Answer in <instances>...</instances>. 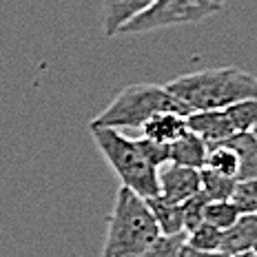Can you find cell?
<instances>
[{
  "mask_svg": "<svg viewBox=\"0 0 257 257\" xmlns=\"http://www.w3.org/2000/svg\"><path fill=\"white\" fill-rule=\"evenodd\" d=\"M140 131H142V138H149L153 142L173 144L182 133L189 131V124H186V115L164 111V113H158L151 120L144 122Z\"/></svg>",
  "mask_w": 257,
  "mask_h": 257,
  "instance_id": "obj_10",
  "label": "cell"
},
{
  "mask_svg": "<svg viewBox=\"0 0 257 257\" xmlns=\"http://www.w3.org/2000/svg\"><path fill=\"white\" fill-rule=\"evenodd\" d=\"M186 242V233L180 235H160L140 257H178L180 248Z\"/></svg>",
  "mask_w": 257,
  "mask_h": 257,
  "instance_id": "obj_21",
  "label": "cell"
},
{
  "mask_svg": "<svg viewBox=\"0 0 257 257\" xmlns=\"http://www.w3.org/2000/svg\"><path fill=\"white\" fill-rule=\"evenodd\" d=\"M186 124L193 133L202 138L206 144H215L222 140H228L235 136V126L228 117L226 109H211V111H193L186 115Z\"/></svg>",
  "mask_w": 257,
  "mask_h": 257,
  "instance_id": "obj_7",
  "label": "cell"
},
{
  "mask_svg": "<svg viewBox=\"0 0 257 257\" xmlns=\"http://www.w3.org/2000/svg\"><path fill=\"white\" fill-rule=\"evenodd\" d=\"M226 257H257L255 250H242V253H235V255H226Z\"/></svg>",
  "mask_w": 257,
  "mask_h": 257,
  "instance_id": "obj_24",
  "label": "cell"
},
{
  "mask_svg": "<svg viewBox=\"0 0 257 257\" xmlns=\"http://www.w3.org/2000/svg\"><path fill=\"white\" fill-rule=\"evenodd\" d=\"M89 128L95 147L104 155V160L113 169V173L117 175V180L122 182L124 189L133 191L144 200L160 195L158 169L153 164H149V160L142 155L133 138L122 136L115 128H102V126H89Z\"/></svg>",
  "mask_w": 257,
  "mask_h": 257,
  "instance_id": "obj_4",
  "label": "cell"
},
{
  "mask_svg": "<svg viewBox=\"0 0 257 257\" xmlns=\"http://www.w3.org/2000/svg\"><path fill=\"white\" fill-rule=\"evenodd\" d=\"M257 246V215H239L231 228L222 235V253L235 255L242 250H255Z\"/></svg>",
  "mask_w": 257,
  "mask_h": 257,
  "instance_id": "obj_11",
  "label": "cell"
},
{
  "mask_svg": "<svg viewBox=\"0 0 257 257\" xmlns=\"http://www.w3.org/2000/svg\"><path fill=\"white\" fill-rule=\"evenodd\" d=\"M155 0H104V36L113 38L122 29L144 14Z\"/></svg>",
  "mask_w": 257,
  "mask_h": 257,
  "instance_id": "obj_8",
  "label": "cell"
},
{
  "mask_svg": "<svg viewBox=\"0 0 257 257\" xmlns=\"http://www.w3.org/2000/svg\"><path fill=\"white\" fill-rule=\"evenodd\" d=\"M160 197L171 204H182L195 193L202 191V178L197 169L180 167V164L167 162L158 169Z\"/></svg>",
  "mask_w": 257,
  "mask_h": 257,
  "instance_id": "obj_6",
  "label": "cell"
},
{
  "mask_svg": "<svg viewBox=\"0 0 257 257\" xmlns=\"http://www.w3.org/2000/svg\"><path fill=\"white\" fill-rule=\"evenodd\" d=\"M202 178V193L208 197L211 202H219V200H231L237 180L226 178V175H219L211 169H202L200 171Z\"/></svg>",
  "mask_w": 257,
  "mask_h": 257,
  "instance_id": "obj_15",
  "label": "cell"
},
{
  "mask_svg": "<svg viewBox=\"0 0 257 257\" xmlns=\"http://www.w3.org/2000/svg\"><path fill=\"white\" fill-rule=\"evenodd\" d=\"M160 235L147 200L120 186L109 217L102 257H140Z\"/></svg>",
  "mask_w": 257,
  "mask_h": 257,
  "instance_id": "obj_2",
  "label": "cell"
},
{
  "mask_svg": "<svg viewBox=\"0 0 257 257\" xmlns=\"http://www.w3.org/2000/svg\"><path fill=\"white\" fill-rule=\"evenodd\" d=\"M182 104L193 111L224 109L242 100H257V78L237 67H217L186 73L164 84Z\"/></svg>",
  "mask_w": 257,
  "mask_h": 257,
  "instance_id": "obj_1",
  "label": "cell"
},
{
  "mask_svg": "<svg viewBox=\"0 0 257 257\" xmlns=\"http://www.w3.org/2000/svg\"><path fill=\"white\" fill-rule=\"evenodd\" d=\"M178 257H226V255H224L222 250H215V253H204V250H197V248H193V246H189L184 242V246L180 248Z\"/></svg>",
  "mask_w": 257,
  "mask_h": 257,
  "instance_id": "obj_23",
  "label": "cell"
},
{
  "mask_svg": "<svg viewBox=\"0 0 257 257\" xmlns=\"http://www.w3.org/2000/svg\"><path fill=\"white\" fill-rule=\"evenodd\" d=\"M217 144V142H215ZM222 144L231 147L239 160V175L237 182L244 180H257V138L250 131L235 133L228 140H222Z\"/></svg>",
  "mask_w": 257,
  "mask_h": 257,
  "instance_id": "obj_12",
  "label": "cell"
},
{
  "mask_svg": "<svg viewBox=\"0 0 257 257\" xmlns=\"http://www.w3.org/2000/svg\"><path fill=\"white\" fill-rule=\"evenodd\" d=\"M219 9L222 7L211 0H155L147 12L122 29V34H149L167 27L193 25L217 14Z\"/></svg>",
  "mask_w": 257,
  "mask_h": 257,
  "instance_id": "obj_5",
  "label": "cell"
},
{
  "mask_svg": "<svg viewBox=\"0 0 257 257\" xmlns=\"http://www.w3.org/2000/svg\"><path fill=\"white\" fill-rule=\"evenodd\" d=\"M239 215H242V213L237 211V206L233 204V200H219V202L208 200L204 222L213 224V226L219 228V231H226V228H231L233 224L237 222Z\"/></svg>",
  "mask_w": 257,
  "mask_h": 257,
  "instance_id": "obj_16",
  "label": "cell"
},
{
  "mask_svg": "<svg viewBox=\"0 0 257 257\" xmlns=\"http://www.w3.org/2000/svg\"><path fill=\"white\" fill-rule=\"evenodd\" d=\"M149 208H151L158 228L162 235H180L184 233V222H182V206L171 204V202L162 200L160 195L149 197L147 200Z\"/></svg>",
  "mask_w": 257,
  "mask_h": 257,
  "instance_id": "obj_13",
  "label": "cell"
},
{
  "mask_svg": "<svg viewBox=\"0 0 257 257\" xmlns=\"http://www.w3.org/2000/svg\"><path fill=\"white\" fill-rule=\"evenodd\" d=\"M222 235L224 231L204 222L197 228H193L191 233H186V244L197 250H204V253H215V250L222 248Z\"/></svg>",
  "mask_w": 257,
  "mask_h": 257,
  "instance_id": "obj_17",
  "label": "cell"
},
{
  "mask_svg": "<svg viewBox=\"0 0 257 257\" xmlns=\"http://www.w3.org/2000/svg\"><path fill=\"white\" fill-rule=\"evenodd\" d=\"M171 111V113L189 115V109L162 84H131L106 104L104 111L91 120L89 126L102 128H142L153 115Z\"/></svg>",
  "mask_w": 257,
  "mask_h": 257,
  "instance_id": "obj_3",
  "label": "cell"
},
{
  "mask_svg": "<svg viewBox=\"0 0 257 257\" xmlns=\"http://www.w3.org/2000/svg\"><path fill=\"white\" fill-rule=\"evenodd\" d=\"M250 133H253V136L257 138V122H255V126H253V131H250Z\"/></svg>",
  "mask_w": 257,
  "mask_h": 257,
  "instance_id": "obj_26",
  "label": "cell"
},
{
  "mask_svg": "<svg viewBox=\"0 0 257 257\" xmlns=\"http://www.w3.org/2000/svg\"><path fill=\"white\" fill-rule=\"evenodd\" d=\"M208 197L204 193H195L186 202H182V222H184V233H191L193 228H197L200 224H204V213H206Z\"/></svg>",
  "mask_w": 257,
  "mask_h": 257,
  "instance_id": "obj_19",
  "label": "cell"
},
{
  "mask_svg": "<svg viewBox=\"0 0 257 257\" xmlns=\"http://www.w3.org/2000/svg\"><path fill=\"white\" fill-rule=\"evenodd\" d=\"M204 169H211L219 175L237 180L239 175V160L235 151L226 144L217 142V144H208V153H206V164Z\"/></svg>",
  "mask_w": 257,
  "mask_h": 257,
  "instance_id": "obj_14",
  "label": "cell"
},
{
  "mask_svg": "<svg viewBox=\"0 0 257 257\" xmlns=\"http://www.w3.org/2000/svg\"><path fill=\"white\" fill-rule=\"evenodd\" d=\"M206 153L208 144L197 133H193L191 128L186 133H182L173 144H169V162L180 164V167L202 171L206 164Z\"/></svg>",
  "mask_w": 257,
  "mask_h": 257,
  "instance_id": "obj_9",
  "label": "cell"
},
{
  "mask_svg": "<svg viewBox=\"0 0 257 257\" xmlns=\"http://www.w3.org/2000/svg\"><path fill=\"white\" fill-rule=\"evenodd\" d=\"M136 144L142 151L144 158L149 160V164H153L155 169H160L162 164L169 162V144L153 142V140H149V138H138Z\"/></svg>",
  "mask_w": 257,
  "mask_h": 257,
  "instance_id": "obj_22",
  "label": "cell"
},
{
  "mask_svg": "<svg viewBox=\"0 0 257 257\" xmlns=\"http://www.w3.org/2000/svg\"><path fill=\"white\" fill-rule=\"evenodd\" d=\"M224 109L228 111V117H231L237 133L253 131L257 122V100H242V102H235L231 106H224Z\"/></svg>",
  "mask_w": 257,
  "mask_h": 257,
  "instance_id": "obj_18",
  "label": "cell"
},
{
  "mask_svg": "<svg viewBox=\"0 0 257 257\" xmlns=\"http://www.w3.org/2000/svg\"><path fill=\"white\" fill-rule=\"evenodd\" d=\"M211 3H215V5H217V7H222V5H224V3H226V0H211Z\"/></svg>",
  "mask_w": 257,
  "mask_h": 257,
  "instance_id": "obj_25",
  "label": "cell"
},
{
  "mask_svg": "<svg viewBox=\"0 0 257 257\" xmlns=\"http://www.w3.org/2000/svg\"><path fill=\"white\" fill-rule=\"evenodd\" d=\"M255 253H257V246H255Z\"/></svg>",
  "mask_w": 257,
  "mask_h": 257,
  "instance_id": "obj_27",
  "label": "cell"
},
{
  "mask_svg": "<svg viewBox=\"0 0 257 257\" xmlns=\"http://www.w3.org/2000/svg\"><path fill=\"white\" fill-rule=\"evenodd\" d=\"M231 200L242 215H257V180L237 182Z\"/></svg>",
  "mask_w": 257,
  "mask_h": 257,
  "instance_id": "obj_20",
  "label": "cell"
}]
</instances>
